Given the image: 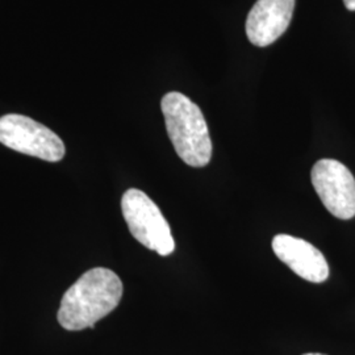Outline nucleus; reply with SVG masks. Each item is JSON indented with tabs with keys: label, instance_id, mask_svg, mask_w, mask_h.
<instances>
[{
	"label": "nucleus",
	"instance_id": "f257e3e1",
	"mask_svg": "<svg viewBox=\"0 0 355 355\" xmlns=\"http://www.w3.org/2000/svg\"><path fill=\"white\" fill-rule=\"evenodd\" d=\"M123 292V282L112 270H89L64 292L57 315L58 322L70 331L94 328L99 320L116 309Z\"/></svg>",
	"mask_w": 355,
	"mask_h": 355
},
{
	"label": "nucleus",
	"instance_id": "f03ea898",
	"mask_svg": "<svg viewBox=\"0 0 355 355\" xmlns=\"http://www.w3.org/2000/svg\"><path fill=\"white\" fill-rule=\"evenodd\" d=\"M161 110L178 157L191 167L208 165L212 157V141L202 110L177 91L166 94Z\"/></svg>",
	"mask_w": 355,
	"mask_h": 355
},
{
	"label": "nucleus",
	"instance_id": "7ed1b4c3",
	"mask_svg": "<svg viewBox=\"0 0 355 355\" xmlns=\"http://www.w3.org/2000/svg\"><path fill=\"white\" fill-rule=\"evenodd\" d=\"M121 211L132 236L145 248L162 257L175 250L165 216L145 192L137 189L125 191L121 198Z\"/></svg>",
	"mask_w": 355,
	"mask_h": 355
},
{
	"label": "nucleus",
	"instance_id": "20e7f679",
	"mask_svg": "<svg viewBox=\"0 0 355 355\" xmlns=\"http://www.w3.org/2000/svg\"><path fill=\"white\" fill-rule=\"evenodd\" d=\"M0 142L15 152L46 162H58L66 153L64 141L53 130L24 114L0 117Z\"/></svg>",
	"mask_w": 355,
	"mask_h": 355
},
{
	"label": "nucleus",
	"instance_id": "39448f33",
	"mask_svg": "<svg viewBox=\"0 0 355 355\" xmlns=\"http://www.w3.org/2000/svg\"><path fill=\"white\" fill-rule=\"evenodd\" d=\"M311 179L331 215L341 220L354 217L355 178L346 166L336 159H320L312 167Z\"/></svg>",
	"mask_w": 355,
	"mask_h": 355
},
{
	"label": "nucleus",
	"instance_id": "423d86ee",
	"mask_svg": "<svg viewBox=\"0 0 355 355\" xmlns=\"http://www.w3.org/2000/svg\"><path fill=\"white\" fill-rule=\"evenodd\" d=\"M272 250L284 265L303 279L322 283L329 278V265L324 254L303 239L277 234L272 239Z\"/></svg>",
	"mask_w": 355,
	"mask_h": 355
},
{
	"label": "nucleus",
	"instance_id": "0eeeda50",
	"mask_svg": "<svg viewBox=\"0 0 355 355\" xmlns=\"http://www.w3.org/2000/svg\"><path fill=\"white\" fill-rule=\"evenodd\" d=\"M296 0H258L246 19V36L259 48L274 44L291 23Z\"/></svg>",
	"mask_w": 355,
	"mask_h": 355
},
{
	"label": "nucleus",
	"instance_id": "6e6552de",
	"mask_svg": "<svg viewBox=\"0 0 355 355\" xmlns=\"http://www.w3.org/2000/svg\"><path fill=\"white\" fill-rule=\"evenodd\" d=\"M343 3L349 11H355V0H343Z\"/></svg>",
	"mask_w": 355,
	"mask_h": 355
},
{
	"label": "nucleus",
	"instance_id": "1a4fd4ad",
	"mask_svg": "<svg viewBox=\"0 0 355 355\" xmlns=\"http://www.w3.org/2000/svg\"><path fill=\"white\" fill-rule=\"evenodd\" d=\"M304 355H324V354H318V353H308V354Z\"/></svg>",
	"mask_w": 355,
	"mask_h": 355
}]
</instances>
